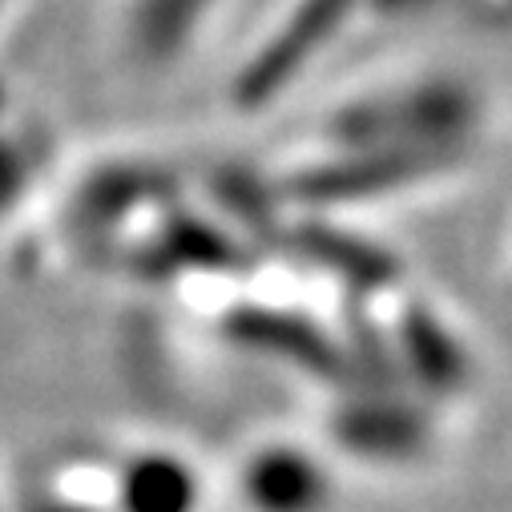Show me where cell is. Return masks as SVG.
<instances>
[{
  "label": "cell",
  "instance_id": "obj_1",
  "mask_svg": "<svg viewBox=\"0 0 512 512\" xmlns=\"http://www.w3.org/2000/svg\"><path fill=\"white\" fill-rule=\"evenodd\" d=\"M194 480L182 464L166 456H150L130 468L121 484V504L125 512H190L194 504Z\"/></svg>",
  "mask_w": 512,
  "mask_h": 512
},
{
  "label": "cell",
  "instance_id": "obj_2",
  "mask_svg": "<svg viewBox=\"0 0 512 512\" xmlns=\"http://www.w3.org/2000/svg\"><path fill=\"white\" fill-rule=\"evenodd\" d=\"M315 492V476L303 468V460H259L250 472V496L267 512H299Z\"/></svg>",
  "mask_w": 512,
  "mask_h": 512
},
{
  "label": "cell",
  "instance_id": "obj_3",
  "mask_svg": "<svg viewBox=\"0 0 512 512\" xmlns=\"http://www.w3.org/2000/svg\"><path fill=\"white\" fill-rule=\"evenodd\" d=\"M57 512H73V508H57Z\"/></svg>",
  "mask_w": 512,
  "mask_h": 512
}]
</instances>
